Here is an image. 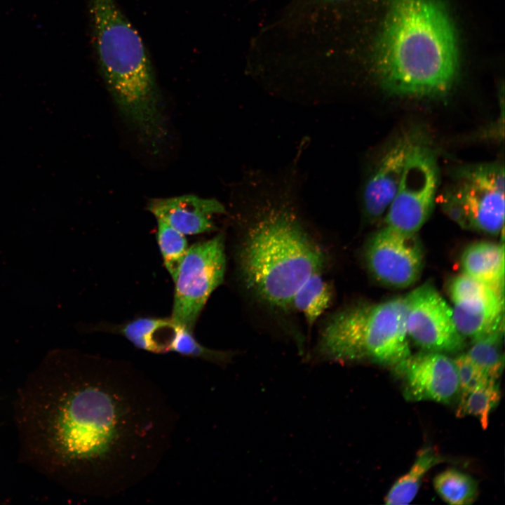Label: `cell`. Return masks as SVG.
Segmentation results:
<instances>
[{
	"label": "cell",
	"instance_id": "obj_1",
	"mask_svg": "<svg viewBox=\"0 0 505 505\" xmlns=\"http://www.w3.org/2000/svg\"><path fill=\"white\" fill-rule=\"evenodd\" d=\"M54 359L35 370L18 393L20 456L74 493L123 494L163 460L175 410L154 382L128 364Z\"/></svg>",
	"mask_w": 505,
	"mask_h": 505
},
{
	"label": "cell",
	"instance_id": "obj_2",
	"mask_svg": "<svg viewBox=\"0 0 505 505\" xmlns=\"http://www.w3.org/2000/svg\"><path fill=\"white\" fill-rule=\"evenodd\" d=\"M374 74L388 92L443 95L459 70L456 29L441 0H387L372 55Z\"/></svg>",
	"mask_w": 505,
	"mask_h": 505
},
{
	"label": "cell",
	"instance_id": "obj_3",
	"mask_svg": "<svg viewBox=\"0 0 505 505\" xmlns=\"http://www.w3.org/2000/svg\"><path fill=\"white\" fill-rule=\"evenodd\" d=\"M238 272L257 299L284 314L314 276L324 274L329 254L285 204H263L244 227L236 252Z\"/></svg>",
	"mask_w": 505,
	"mask_h": 505
},
{
	"label": "cell",
	"instance_id": "obj_4",
	"mask_svg": "<svg viewBox=\"0 0 505 505\" xmlns=\"http://www.w3.org/2000/svg\"><path fill=\"white\" fill-rule=\"evenodd\" d=\"M98 64L119 112L140 139L158 148L167 136L149 56L115 0H89Z\"/></svg>",
	"mask_w": 505,
	"mask_h": 505
},
{
	"label": "cell",
	"instance_id": "obj_5",
	"mask_svg": "<svg viewBox=\"0 0 505 505\" xmlns=\"http://www.w3.org/2000/svg\"><path fill=\"white\" fill-rule=\"evenodd\" d=\"M405 297L356 303L323 322L313 356L318 361H370L396 368L410 354Z\"/></svg>",
	"mask_w": 505,
	"mask_h": 505
},
{
	"label": "cell",
	"instance_id": "obj_6",
	"mask_svg": "<svg viewBox=\"0 0 505 505\" xmlns=\"http://www.w3.org/2000/svg\"><path fill=\"white\" fill-rule=\"evenodd\" d=\"M439 202L461 227L499 234L504 220V165L493 162L459 167Z\"/></svg>",
	"mask_w": 505,
	"mask_h": 505
},
{
	"label": "cell",
	"instance_id": "obj_7",
	"mask_svg": "<svg viewBox=\"0 0 505 505\" xmlns=\"http://www.w3.org/2000/svg\"><path fill=\"white\" fill-rule=\"evenodd\" d=\"M226 266L223 234L189 247L173 279L175 323L193 332L207 300L224 282Z\"/></svg>",
	"mask_w": 505,
	"mask_h": 505
},
{
	"label": "cell",
	"instance_id": "obj_8",
	"mask_svg": "<svg viewBox=\"0 0 505 505\" xmlns=\"http://www.w3.org/2000/svg\"><path fill=\"white\" fill-rule=\"evenodd\" d=\"M423 137L412 148L398 190L389 206L385 227L415 234L432 213L438 184L436 156Z\"/></svg>",
	"mask_w": 505,
	"mask_h": 505
},
{
	"label": "cell",
	"instance_id": "obj_9",
	"mask_svg": "<svg viewBox=\"0 0 505 505\" xmlns=\"http://www.w3.org/2000/svg\"><path fill=\"white\" fill-rule=\"evenodd\" d=\"M405 297L408 338L426 351L455 353L464 338L457 331L452 309L430 283L412 290Z\"/></svg>",
	"mask_w": 505,
	"mask_h": 505
},
{
	"label": "cell",
	"instance_id": "obj_10",
	"mask_svg": "<svg viewBox=\"0 0 505 505\" xmlns=\"http://www.w3.org/2000/svg\"><path fill=\"white\" fill-rule=\"evenodd\" d=\"M364 257L368 271L377 281L396 288L412 285L424 263L422 248L415 234L385 226L370 238Z\"/></svg>",
	"mask_w": 505,
	"mask_h": 505
},
{
	"label": "cell",
	"instance_id": "obj_11",
	"mask_svg": "<svg viewBox=\"0 0 505 505\" xmlns=\"http://www.w3.org/2000/svg\"><path fill=\"white\" fill-rule=\"evenodd\" d=\"M448 292L456 328L473 339L503 322L504 297L489 285L464 274L454 277Z\"/></svg>",
	"mask_w": 505,
	"mask_h": 505
},
{
	"label": "cell",
	"instance_id": "obj_12",
	"mask_svg": "<svg viewBox=\"0 0 505 505\" xmlns=\"http://www.w3.org/2000/svg\"><path fill=\"white\" fill-rule=\"evenodd\" d=\"M395 370L402 379L404 396L410 400L448 404L459 394L454 361L443 353L410 355Z\"/></svg>",
	"mask_w": 505,
	"mask_h": 505
},
{
	"label": "cell",
	"instance_id": "obj_13",
	"mask_svg": "<svg viewBox=\"0 0 505 505\" xmlns=\"http://www.w3.org/2000/svg\"><path fill=\"white\" fill-rule=\"evenodd\" d=\"M424 136L417 129L405 131L384 153L363 191L368 219L375 220L386 213L399 187L409 154Z\"/></svg>",
	"mask_w": 505,
	"mask_h": 505
},
{
	"label": "cell",
	"instance_id": "obj_14",
	"mask_svg": "<svg viewBox=\"0 0 505 505\" xmlns=\"http://www.w3.org/2000/svg\"><path fill=\"white\" fill-rule=\"evenodd\" d=\"M147 210L157 220L165 222L184 235L213 231L215 226L213 216L225 211L217 200L191 194L152 199L147 205Z\"/></svg>",
	"mask_w": 505,
	"mask_h": 505
},
{
	"label": "cell",
	"instance_id": "obj_15",
	"mask_svg": "<svg viewBox=\"0 0 505 505\" xmlns=\"http://www.w3.org/2000/svg\"><path fill=\"white\" fill-rule=\"evenodd\" d=\"M463 274L503 295L504 250L503 244L480 241L471 244L461 257Z\"/></svg>",
	"mask_w": 505,
	"mask_h": 505
},
{
	"label": "cell",
	"instance_id": "obj_16",
	"mask_svg": "<svg viewBox=\"0 0 505 505\" xmlns=\"http://www.w3.org/2000/svg\"><path fill=\"white\" fill-rule=\"evenodd\" d=\"M177 325L171 318H139L118 330L136 348L156 354L171 351Z\"/></svg>",
	"mask_w": 505,
	"mask_h": 505
},
{
	"label": "cell",
	"instance_id": "obj_17",
	"mask_svg": "<svg viewBox=\"0 0 505 505\" xmlns=\"http://www.w3.org/2000/svg\"><path fill=\"white\" fill-rule=\"evenodd\" d=\"M443 460L438 451L431 447L419 450L409 471L400 476L389 490L384 498L385 503L389 505L410 504L417 495L426 473Z\"/></svg>",
	"mask_w": 505,
	"mask_h": 505
},
{
	"label": "cell",
	"instance_id": "obj_18",
	"mask_svg": "<svg viewBox=\"0 0 505 505\" xmlns=\"http://www.w3.org/2000/svg\"><path fill=\"white\" fill-rule=\"evenodd\" d=\"M334 298V288L324 274L312 276L295 296L292 311L302 313L309 331L319 317L328 309Z\"/></svg>",
	"mask_w": 505,
	"mask_h": 505
},
{
	"label": "cell",
	"instance_id": "obj_19",
	"mask_svg": "<svg viewBox=\"0 0 505 505\" xmlns=\"http://www.w3.org/2000/svg\"><path fill=\"white\" fill-rule=\"evenodd\" d=\"M503 322L487 332L471 339L466 354L490 379L497 380L504 367Z\"/></svg>",
	"mask_w": 505,
	"mask_h": 505
},
{
	"label": "cell",
	"instance_id": "obj_20",
	"mask_svg": "<svg viewBox=\"0 0 505 505\" xmlns=\"http://www.w3.org/2000/svg\"><path fill=\"white\" fill-rule=\"evenodd\" d=\"M433 486L444 501L453 505L471 504L478 493L476 480L455 469H448L438 473L433 479Z\"/></svg>",
	"mask_w": 505,
	"mask_h": 505
},
{
	"label": "cell",
	"instance_id": "obj_21",
	"mask_svg": "<svg viewBox=\"0 0 505 505\" xmlns=\"http://www.w3.org/2000/svg\"><path fill=\"white\" fill-rule=\"evenodd\" d=\"M459 397L457 416H474L480 421L482 428L486 429L490 414L500 399L497 380L490 379L471 391L460 393Z\"/></svg>",
	"mask_w": 505,
	"mask_h": 505
},
{
	"label": "cell",
	"instance_id": "obj_22",
	"mask_svg": "<svg viewBox=\"0 0 505 505\" xmlns=\"http://www.w3.org/2000/svg\"><path fill=\"white\" fill-rule=\"evenodd\" d=\"M156 236L164 266L173 280L189 248L185 235L157 220Z\"/></svg>",
	"mask_w": 505,
	"mask_h": 505
},
{
	"label": "cell",
	"instance_id": "obj_23",
	"mask_svg": "<svg viewBox=\"0 0 505 505\" xmlns=\"http://www.w3.org/2000/svg\"><path fill=\"white\" fill-rule=\"evenodd\" d=\"M171 351L184 356L205 360L219 365L228 364L236 354L232 351L215 350L204 346L195 339L192 332L178 325Z\"/></svg>",
	"mask_w": 505,
	"mask_h": 505
},
{
	"label": "cell",
	"instance_id": "obj_24",
	"mask_svg": "<svg viewBox=\"0 0 505 505\" xmlns=\"http://www.w3.org/2000/svg\"><path fill=\"white\" fill-rule=\"evenodd\" d=\"M454 363L457 372L459 393L471 391L490 380L466 354L458 356Z\"/></svg>",
	"mask_w": 505,
	"mask_h": 505
},
{
	"label": "cell",
	"instance_id": "obj_25",
	"mask_svg": "<svg viewBox=\"0 0 505 505\" xmlns=\"http://www.w3.org/2000/svg\"><path fill=\"white\" fill-rule=\"evenodd\" d=\"M349 0H290L282 18H291L312 11L344 4Z\"/></svg>",
	"mask_w": 505,
	"mask_h": 505
}]
</instances>
